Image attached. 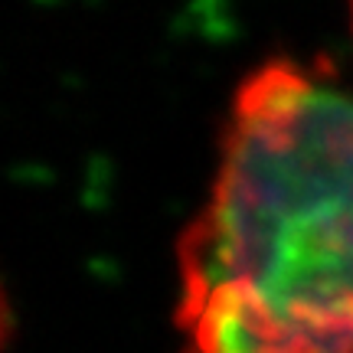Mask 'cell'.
Masks as SVG:
<instances>
[{
	"label": "cell",
	"instance_id": "7a4b0ae2",
	"mask_svg": "<svg viewBox=\"0 0 353 353\" xmlns=\"http://www.w3.org/2000/svg\"><path fill=\"white\" fill-rule=\"evenodd\" d=\"M350 23H353V0H350Z\"/></svg>",
	"mask_w": 353,
	"mask_h": 353
},
{
	"label": "cell",
	"instance_id": "6da1fadb",
	"mask_svg": "<svg viewBox=\"0 0 353 353\" xmlns=\"http://www.w3.org/2000/svg\"><path fill=\"white\" fill-rule=\"evenodd\" d=\"M180 353H353V88L268 59L176 242Z\"/></svg>",
	"mask_w": 353,
	"mask_h": 353
}]
</instances>
